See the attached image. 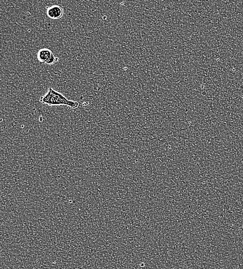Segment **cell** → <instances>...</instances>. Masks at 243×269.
<instances>
[{"mask_svg":"<svg viewBox=\"0 0 243 269\" xmlns=\"http://www.w3.org/2000/svg\"><path fill=\"white\" fill-rule=\"evenodd\" d=\"M39 102L50 106L65 105L72 109H76L79 106L78 102L69 100L64 95L52 88L48 89L47 93L40 98Z\"/></svg>","mask_w":243,"mask_h":269,"instance_id":"6da1fadb","label":"cell"},{"mask_svg":"<svg viewBox=\"0 0 243 269\" xmlns=\"http://www.w3.org/2000/svg\"><path fill=\"white\" fill-rule=\"evenodd\" d=\"M46 14L49 18L57 20L62 17L64 14V9L61 6L54 5L47 8Z\"/></svg>","mask_w":243,"mask_h":269,"instance_id":"3957f363","label":"cell"},{"mask_svg":"<svg viewBox=\"0 0 243 269\" xmlns=\"http://www.w3.org/2000/svg\"><path fill=\"white\" fill-rule=\"evenodd\" d=\"M80 269V268H75V269Z\"/></svg>","mask_w":243,"mask_h":269,"instance_id":"277c9868","label":"cell"},{"mask_svg":"<svg viewBox=\"0 0 243 269\" xmlns=\"http://www.w3.org/2000/svg\"><path fill=\"white\" fill-rule=\"evenodd\" d=\"M37 59L40 62L47 64H52L57 62L59 59L55 57L51 50L48 48H42L39 50L37 54Z\"/></svg>","mask_w":243,"mask_h":269,"instance_id":"7a4b0ae2","label":"cell"}]
</instances>
